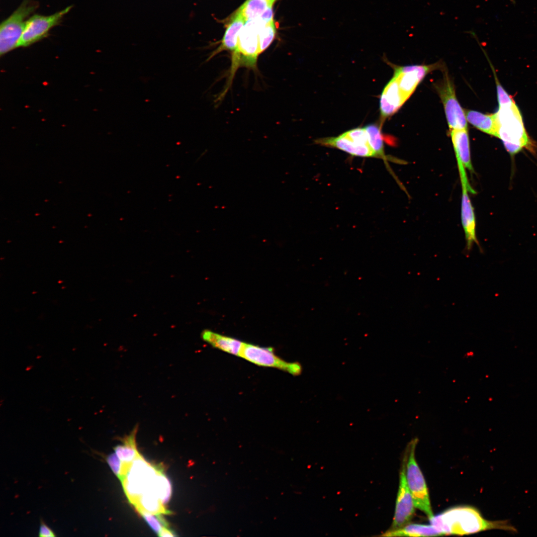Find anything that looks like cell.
<instances>
[{
    "mask_svg": "<svg viewBox=\"0 0 537 537\" xmlns=\"http://www.w3.org/2000/svg\"><path fill=\"white\" fill-rule=\"evenodd\" d=\"M239 357L258 365L278 368L293 375H298L302 372L299 362L284 360L276 355L271 348L244 343Z\"/></svg>",
    "mask_w": 537,
    "mask_h": 537,
    "instance_id": "obj_6",
    "label": "cell"
},
{
    "mask_svg": "<svg viewBox=\"0 0 537 537\" xmlns=\"http://www.w3.org/2000/svg\"><path fill=\"white\" fill-rule=\"evenodd\" d=\"M315 142L321 146L338 149L354 156L376 158L370 146L357 143L346 132L337 137L316 139Z\"/></svg>",
    "mask_w": 537,
    "mask_h": 537,
    "instance_id": "obj_11",
    "label": "cell"
},
{
    "mask_svg": "<svg viewBox=\"0 0 537 537\" xmlns=\"http://www.w3.org/2000/svg\"><path fill=\"white\" fill-rule=\"evenodd\" d=\"M158 536L159 537H175L176 535L168 527H163Z\"/></svg>",
    "mask_w": 537,
    "mask_h": 537,
    "instance_id": "obj_28",
    "label": "cell"
},
{
    "mask_svg": "<svg viewBox=\"0 0 537 537\" xmlns=\"http://www.w3.org/2000/svg\"><path fill=\"white\" fill-rule=\"evenodd\" d=\"M467 121L479 130L496 136L497 124L494 114H486L479 111L464 110Z\"/></svg>",
    "mask_w": 537,
    "mask_h": 537,
    "instance_id": "obj_17",
    "label": "cell"
},
{
    "mask_svg": "<svg viewBox=\"0 0 537 537\" xmlns=\"http://www.w3.org/2000/svg\"><path fill=\"white\" fill-rule=\"evenodd\" d=\"M106 461L113 473L121 481L124 478L123 462L115 452L107 456Z\"/></svg>",
    "mask_w": 537,
    "mask_h": 537,
    "instance_id": "obj_25",
    "label": "cell"
},
{
    "mask_svg": "<svg viewBox=\"0 0 537 537\" xmlns=\"http://www.w3.org/2000/svg\"><path fill=\"white\" fill-rule=\"evenodd\" d=\"M406 100L397 80L393 77L385 86L380 97L381 122L397 111Z\"/></svg>",
    "mask_w": 537,
    "mask_h": 537,
    "instance_id": "obj_12",
    "label": "cell"
},
{
    "mask_svg": "<svg viewBox=\"0 0 537 537\" xmlns=\"http://www.w3.org/2000/svg\"><path fill=\"white\" fill-rule=\"evenodd\" d=\"M494 115L497 124L496 137L501 140L511 156L515 155L523 149L536 153L537 146L527 134L516 103L499 107Z\"/></svg>",
    "mask_w": 537,
    "mask_h": 537,
    "instance_id": "obj_2",
    "label": "cell"
},
{
    "mask_svg": "<svg viewBox=\"0 0 537 537\" xmlns=\"http://www.w3.org/2000/svg\"><path fill=\"white\" fill-rule=\"evenodd\" d=\"M137 511L151 528L158 535L163 527H169L167 522L162 517V514L155 515L143 510H138Z\"/></svg>",
    "mask_w": 537,
    "mask_h": 537,
    "instance_id": "obj_23",
    "label": "cell"
},
{
    "mask_svg": "<svg viewBox=\"0 0 537 537\" xmlns=\"http://www.w3.org/2000/svg\"><path fill=\"white\" fill-rule=\"evenodd\" d=\"M137 428L138 427L136 426L130 434L123 439L122 445H118L114 448L116 455L123 462L131 463L141 455L136 445L135 437Z\"/></svg>",
    "mask_w": 537,
    "mask_h": 537,
    "instance_id": "obj_18",
    "label": "cell"
},
{
    "mask_svg": "<svg viewBox=\"0 0 537 537\" xmlns=\"http://www.w3.org/2000/svg\"><path fill=\"white\" fill-rule=\"evenodd\" d=\"M450 137L457 162L461 163L465 169L472 171L469 139L467 128L450 130Z\"/></svg>",
    "mask_w": 537,
    "mask_h": 537,
    "instance_id": "obj_14",
    "label": "cell"
},
{
    "mask_svg": "<svg viewBox=\"0 0 537 537\" xmlns=\"http://www.w3.org/2000/svg\"><path fill=\"white\" fill-rule=\"evenodd\" d=\"M72 7L70 5L50 15L35 14L29 17L17 43V48L29 46L47 37L50 29L59 24L64 16Z\"/></svg>",
    "mask_w": 537,
    "mask_h": 537,
    "instance_id": "obj_5",
    "label": "cell"
},
{
    "mask_svg": "<svg viewBox=\"0 0 537 537\" xmlns=\"http://www.w3.org/2000/svg\"><path fill=\"white\" fill-rule=\"evenodd\" d=\"M39 536L41 537H53L55 535L53 531L44 523H41L39 528Z\"/></svg>",
    "mask_w": 537,
    "mask_h": 537,
    "instance_id": "obj_27",
    "label": "cell"
},
{
    "mask_svg": "<svg viewBox=\"0 0 537 537\" xmlns=\"http://www.w3.org/2000/svg\"><path fill=\"white\" fill-rule=\"evenodd\" d=\"M417 443L418 439L414 438L408 445L405 476L416 508L423 512L430 520L434 516L426 482L415 458Z\"/></svg>",
    "mask_w": 537,
    "mask_h": 537,
    "instance_id": "obj_3",
    "label": "cell"
},
{
    "mask_svg": "<svg viewBox=\"0 0 537 537\" xmlns=\"http://www.w3.org/2000/svg\"><path fill=\"white\" fill-rule=\"evenodd\" d=\"M407 452L404 457L399 475V484L393 523L390 530L400 529L409 524L415 511L412 496L407 485L405 476Z\"/></svg>",
    "mask_w": 537,
    "mask_h": 537,
    "instance_id": "obj_8",
    "label": "cell"
},
{
    "mask_svg": "<svg viewBox=\"0 0 537 537\" xmlns=\"http://www.w3.org/2000/svg\"><path fill=\"white\" fill-rule=\"evenodd\" d=\"M273 0L275 1L276 0Z\"/></svg>",
    "mask_w": 537,
    "mask_h": 537,
    "instance_id": "obj_29",
    "label": "cell"
},
{
    "mask_svg": "<svg viewBox=\"0 0 537 537\" xmlns=\"http://www.w3.org/2000/svg\"><path fill=\"white\" fill-rule=\"evenodd\" d=\"M34 0H23L17 8L0 25V53L2 55L14 48L23 33L28 17L38 7Z\"/></svg>",
    "mask_w": 537,
    "mask_h": 537,
    "instance_id": "obj_4",
    "label": "cell"
},
{
    "mask_svg": "<svg viewBox=\"0 0 537 537\" xmlns=\"http://www.w3.org/2000/svg\"><path fill=\"white\" fill-rule=\"evenodd\" d=\"M246 22L239 10L238 9L227 26L220 45L211 53L206 62L223 51L228 50L232 52H234L237 46L239 34Z\"/></svg>",
    "mask_w": 537,
    "mask_h": 537,
    "instance_id": "obj_13",
    "label": "cell"
},
{
    "mask_svg": "<svg viewBox=\"0 0 537 537\" xmlns=\"http://www.w3.org/2000/svg\"><path fill=\"white\" fill-rule=\"evenodd\" d=\"M462 187L461 206V222L466 240V250L469 252L473 245L475 243L479 246L476 236V223L473 207L468 192L475 193L468 180L465 171L459 173Z\"/></svg>",
    "mask_w": 537,
    "mask_h": 537,
    "instance_id": "obj_9",
    "label": "cell"
},
{
    "mask_svg": "<svg viewBox=\"0 0 537 537\" xmlns=\"http://www.w3.org/2000/svg\"><path fill=\"white\" fill-rule=\"evenodd\" d=\"M429 520L431 524L443 535H468L491 530H500L512 533L518 532L509 520H488L478 510L470 506L450 508Z\"/></svg>",
    "mask_w": 537,
    "mask_h": 537,
    "instance_id": "obj_1",
    "label": "cell"
},
{
    "mask_svg": "<svg viewBox=\"0 0 537 537\" xmlns=\"http://www.w3.org/2000/svg\"><path fill=\"white\" fill-rule=\"evenodd\" d=\"M272 6H269L258 19L264 25L273 20Z\"/></svg>",
    "mask_w": 537,
    "mask_h": 537,
    "instance_id": "obj_26",
    "label": "cell"
},
{
    "mask_svg": "<svg viewBox=\"0 0 537 537\" xmlns=\"http://www.w3.org/2000/svg\"><path fill=\"white\" fill-rule=\"evenodd\" d=\"M274 2L273 0H247L238 9L247 22L259 18Z\"/></svg>",
    "mask_w": 537,
    "mask_h": 537,
    "instance_id": "obj_20",
    "label": "cell"
},
{
    "mask_svg": "<svg viewBox=\"0 0 537 537\" xmlns=\"http://www.w3.org/2000/svg\"><path fill=\"white\" fill-rule=\"evenodd\" d=\"M492 69L493 70L494 77L495 79L497 88V98L499 107L512 105L513 104L515 103L514 100L501 86L498 81L496 74L495 72V71H494V69H493V68H492Z\"/></svg>",
    "mask_w": 537,
    "mask_h": 537,
    "instance_id": "obj_24",
    "label": "cell"
},
{
    "mask_svg": "<svg viewBox=\"0 0 537 537\" xmlns=\"http://www.w3.org/2000/svg\"><path fill=\"white\" fill-rule=\"evenodd\" d=\"M364 128L367 134L369 145L376 158L383 160L385 162L390 160L389 157L386 156L384 153L381 126H379L377 124H370Z\"/></svg>",
    "mask_w": 537,
    "mask_h": 537,
    "instance_id": "obj_21",
    "label": "cell"
},
{
    "mask_svg": "<svg viewBox=\"0 0 537 537\" xmlns=\"http://www.w3.org/2000/svg\"><path fill=\"white\" fill-rule=\"evenodd\" d=\"M385 536L388 537H434L443 536V534L432 525L408 524L395 530H389Z\"/></svg>",
    "mask_w": 537,
    "mask_h": 537,
    "instance_id": "obj_16",
    "label": "cell"
},
{
    "mask_svg": "<svg viewBox=\"0 0 537 537\" xmlns=\"http://www.w3.org/2000/svg\"><path fill=\"white\" fill-rule=\"evenodd\" d=\"M436 88L443 102L450 130L467 128L464 110L456 98L453 84L447 74L443 80L436 85Z\"/></svg>",
    "mask_w": 537,
    "mask_h": 537,
    "instance_id": "obj_7",
    "label": "cell"
},
{
    "mask_svg": "<svg viewBox=\"0 0 537 537\" xmlns=\"http://www.w3.org/2000/svg\"><path fill=\"white\" fill-rule=\"evenodd\" d=\"M133 505L137 511L143 510L155 515L171 514V511L165 507L160 498L153 494L142 495Z\"/></svg>",
    "mask_w": 537,
    "mask_h": 537,
    "instance_id": "obj_19",
    "label": "cell"
},
{
    "mask_svg": "<svg viewBox=\"0 0 537 537\" xmlns=\"http://www.w3.org/2000/svg\"><path fill=\"white\" fill-rule=\"evenodd\" d=\"M201 337L204 341L213 347L239 357L244 344L235 338L223 336L208 330H204L201 334Z\"/></svg>",
    "mask_w": 537,
    "mask_h": 537,
    "instance_id": "obj_15",
    "label": "cell"
},
{
    "mask_svg": "<svg viewBox=\"0 0 537 537\" xmlns=\"http://www.w3.org/2000/svg\"><path fill=\"white\" fill-rule=\"evenodd\" d=\"M439 64L430 65H410L394 67V76L399 88L407 100L419 84L430 72L439 67Z\"/></svg>",
    "mask_w": 537,
    "mask_h": 537,
    "instance_id": "obj_10",
    "label": "cell"
},
{
    "mask_svg": "<svg viewBox=\"0 0 537 537\" xmlns=\"http://www.w3.org/2000/svg\"><path fill=\"white\" fill-rule=\"evenodd\" d=\"M276 33L274 20L261 26L259 32L260 49L261 53L266 50L273 41Z\"/></svg>",
    "mask_w": 537,
    "mask_h": 537,
    "instance_id": "obj_22",
    "label": "cell"
}]
</instances>
